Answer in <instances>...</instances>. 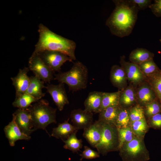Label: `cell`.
<instances>
[{
    "instance_id": "1",
    "label": "cell",
    "mask_w": 161,
    "mask_h": 161,
    "mask_svg": "<svg viewBox=\"0 0 161 161\" xmlns=\"http://www.w3.org/2000/svg\"><path fill=\"white\" fill-rule=\"evenodd\" d=\"M113 1L115 7L107 19L106 25L112 34L120 38L128 36L136 23L138 8L130 0Z\"/></svg>"
},
{
    "instance_id": "2",
    "label": "cell",
    "mask_w": 161,
    "mask_h": 161,
    "mask_svg": "<svg viewBox=\"0 0 161 161\" xmlns=\"http://www.w3.org/2000/svg\"><path fill=\"white\" fill-rule=\"evenodd\" d=\"M38 27L39 38L34 52L45 50L57 51L67 55L72 60H76V44L74 41L55 33L41 23Z\"/></svg>"
},
{
    "instance_id": "3",
    "label": "cell",
    "mask_w": 161,
    "mask_h": 161,
    "mask_svg": "<svg viewBox=\"0 0 161 161\" xmlns=\"http://www.w3.org/2000/svg\"><path fill=\"white\" fill-rule=\"evenodd\" d=\"M88 76L87 67L82 62L77 61L69 71L60 72L55 75L54 79L59 83L66 84L70 90L75 92L86 87Z\"/></svg>"
},
{
    "instance_id": "4",
    "label": "cell",
    "mask_w": 161,
    "mask_h": 161,
    "mask_svg": "<svg viewBox=\"0 0 161 161\" xmlns=\"http://www.w3.org/2000/svg\"><path fill=\"white\" fill-rule=\"evenodd\" d=\"M27 109L31 115L35 131L42 129L48 134L46 127L51 123H56L57 109L50 106L48 102L45 100L41 99Z\"/></svg>"
},
{
    "instance_id": "5",
    "label": "cell",
    "mask_w": 161,
    "mask_h": 161,
    "mask_svg": "<svg viewBox=\"0 0 161 161\" xmlns=\"http://www.w3.org/2000/svg\"><path fill=\"white\" fill-rule=\"evenodd\" d=\"M119 150L123 161H146L149 159V153L142 139L137 136Z\"/></svg>"
},
{
    "instance_id": "6",
    "label": "cell",
    "mask_w": 161,
    "mask_h": 161,
    "mask_svg": "<svg viewBox=\"0 0 161 161\" xmlns=\"http://www.w3.org/2000/svg\"><path fill=\"white\" fill-rule=\"evenodd\" d=\"M103 123L102 134L100 140L96 146L97 152L103 155L110 151L119 150L118 130L114 124Z\"/></svg>"
},
{
    "instance_id": "7",
    "label": "cell",
    "mask_w": 161,
    "mask_h": 161,
    "mask_svg": "<svg viewBox=\"0 0 161 161\" xmlns=\"http://www.w3.org/2000/svg\"><path fill=\"white\" fill-rule=\"evenodd\" d=\"M29 69L35 76L45 83H50L53 79L54 72L44 62L38 54L33 52L29 59Z\"/></svg>"
},
{
    "instance_id": "8",
    "label": "cell",
    "mask_w": 161,
    "mask_h": 161,
    "mask_svg": "<svg viewBox=\"0 0 161 161\" xmlns=\"http://www.w3.org/2000/svg\"><path fill=\"white\" fill-rule=\"evenodd\" d=\"M37 53L45 64L54 72H59L66 62L73 60L67 55L60 52L45 50Z\"/></svg>"
},
{
    "instance_id": "9",
    "label": "cell",
    "mask_w": 161,
    "mask_h": 161,
    "mask_svg": "<svg viewBox=\"0 0 161 161\" xmlns=\"http://www.w3.org/2000/svg\"><path fill=\"white\" fill-rule=\"evenodd\" d=\"M120 63L131 84L136 86L145 81V78L138 65L126 61L124 55L120 57Z\"/></svg>"
},
{
    "instance_id": "10",
    "label": "cell",
    "mask_w": 161,
    "mask_h": 161,
    "mask_svg": "<svg viewBox=\"0 0 161 161\" xmlns=\"http://www.w3.org/2000/svg\"><path fill=\"white\" fill-rule=\"evenodd\" d=\"M45 88L59 111H62L64 106L69 104L64 83H59L57 85L48 84Z\"/></svg>"
},
{
    "instance_id": "11",
    "label": "cell",
    "mask_w": 161,
    "mask_h": 161,
    "mask_svg": "<svg viewBox=\"0 0 161 161\" xmlns=\"http://www.w3.org/2000/svg\"><path fill=\"white\" fill-rule=\"evenodd\" d=\"M13 118L21 131L30 136L35 131L30 113L27 109H18L13 114Z\"/></svg>"
},
{
    "instance_id": "12",
    "label": "cell",
    "mask_w": 161,
    "mask_h": 161,
    "mask_svg": "<svg viewBox=\"0 0 161 161\" xmlns=\"http://www.w3.org/2000/svg\"><path fill=\"white\" fill-rule=\"evenodd\" d=\"M93 113L81 109L72 110L70 117L73 125L77 129H84L93 122Z\"/></svg>"
},
{
    "instance_id": "13",
    "label": "cell",
    "mask_w": 161,
    "mask_h": 161,
    "mask_svg": "<svg viewBox=\"0 0 161 161\" xmlns=\"http://www.w3.org/2000/svg\"><path fill=\"white\" fill-rule=\"evenodd\" d=\"M137 86L135 89L137 102L140 106H144L146 104L158 99L150 85L145 81Z\"/></svg>"
},
{
    "instance_id": "14",
    "label": "cell",
    "mask_w": 161,
    "mask_h": 161,
    "mask_svg": "<svg viewBox=\"0 0 161 161\" xmlns=\"http://www.w3.org/2000/svg\"><path fill=\"white\" fill-rule=\"evenodd\" d=\"M83 137L93 147L95 148L99 143L103 132V123L97 120L83 129Z\"/></svg>"
},
{
    "instance_id": "15",
    "label": "cell",
    "mask_w": 161,
    "mask_h": 161,
    "mask_svg": "<svg viewBox=\"0 0 161 161\" xmlns=\"http://www.w3.org/2000/svg\"><path fill=\"white\" fill-rule=\"evenodd\" d=\"M29 69L25 67L20 69L17 75L11 78L13 85L16 90V96L26 92L30 83V77L27 75Z\"/></svg>"
},
{
    "instance_id": "16",
    "label": "cell",
    "mask_w": 161,
    "mask_h": 161,
    "mask_svg": "<svg viewBox=\"0 0 161 161\" xmlns=\"http://www.w3.org/2000/svg\"><path fill=\"white\" fill-rule=\"evenodd\" d=\"M4 131L11 146H14L17 140H29L31 138L30 136L25 134L21 131L13 118L12 121L4 127Z\"/></svg>"
},
{
    "instance_id": "17",
    "label": "cell",
    "mask_w": 161,
    "mask_h": 161,
    "mask_svg": "<svg viewBox=\"0 0 161 161\" xmlns=\"http://www.w3.org/2000/svg\"><path fill=\"white\" fill-rule=\"evenodd\" d=\"M110 79L112 84L119 90H123L126 87L127 79L124 71L121 66L115 65L112 66Z\"/></svg>"
},
{
    "instance_id": "18",
    "label": "cell",
    "mask_w": 161,
    "mask_h": 161,
    "mask_svg": "<svg viewBox=\"0 0 161 161\" xmlns=\"http://www.w3.org/2000/svg\"><path fill=\"white\" fill-rule=\"evenodd\" d=\"M103 92L94 91L89 93L84 102V109L93 113H99L100 111Z\"/></svg>"
},
{
    "instance_id": "19",
    "label": "cell",
    "mask_w": 161,
    "mask_h": 161,
    "mask_svg": "<svg viewBox=\"0 0 161 161\" xmlns=\"http://www.w3.org/2000/svg\"><path fill=\"white\" fill-rule=\"evenodd\" d=\"M135 87L130 84L122 90L119 100V105L121 107L127 108L137 103Z\"/></svg>"
},
{
    "instance_id": "20",
    "label": "cell",
    "mask_w": 161,
    "mask_h": 161,
    "mask_svg": "<svg viewBox=\"0 0 161 161\" xmlns=\"http://www.w3.org/2000/svg\"><path fill=\"white\" fill-rule=\"evenodd\" d=\"M69 118L53 128L51 136L62 140H66L73 133L77 132L78 130L69 123Z\"/></svg>"
},
{
    "instance_id": "21",
    "label": "cell",
    "mask_w": 161,
    "mask_h": 161,
    "mask_svg": "<svg viewBox=\"0 0 161 161\" xmlns=\"http://www.w3.org/2000/svg\"><path fill=\"white\" fill-rule=\"evenodd\" d=\"M44 82L34 76L30 77V83L26 92L39 100L45 95L42 89L45 87Z\"/></svg>"
},
{
    "instance_id": "22",
    "label": "cell",
    "mask_w": 161,
    "mask_h": 161,
    "mask_svg": "<svg viewBox=\"0 0 161 161\" xmlns=\"http://www.w3.org/2000/svg\"><path fill=\"white\" fill-rule=\"evenodd\" d=\"M121 106L119 105L107 107L99 113L98 120L104 123L115 125Z\"/></svg>"
},
{
    "instance_id": "23",
    "label": "cell",
    "mask_w": 161,
    "mask_h": 161,
    "mask_svg": "<svg viewBox=\"0 0 161 161\" xmlns=\"http://www.w3.org/2000/svg\"><path fill=\"white\" fill-rule=\"evenodd\" d=\"M154 57V54L147 49L137 48L131 52L129 58L131 62L138 65L147 61L153 60Z\"/></svg>"
},
{
    "instance_id": "24",
    "label": "cell",
    "mask_w": 161,
    "mask_h": 161,
    "mask_svg": "<svg viewBox=\"0 0 161 161\" xmlns=\"http://www.w3.org/2000/svg\"><path fill=\"white\" fill-rule=\"evenodd\" d=\"M122 91L119 90L113 92H103L100 112L107 107L119 105V98Z\"/></svg>"
},
{
    "instance_id": "25",
    "label": "cell",
    "mask_w": 161,
    "mask_h": 161,
    "mask_svg": "<svg viewBox=\"0 0 161 161\" xmlns=\"http://www.w3.org/2000/svg\"><path fill=\"white\" fill-rule=\"evenodd\" d=\"M38 101L26 92L16 96L13 103V106L18 109H26L29 107L32 103Z\"/></svg>"
},
{
    "instance_id": "26",
    "label": "cell",
    "mask_w": 161,
    "mask_h": 161,
    "mask_svg": "<svg viewBox=\"0 0 161 161\" xmlns=\"http://www.w3.org/2000/svg\"><path fill=\"white\" fill-rule=\"evenodd\" d=\"M151 86L154 91L156 96L161 102V70L151 76L145 78V80Z\"/></svg>"
},
{
    "instance_id": "27",
    "label": "cell",
    "mask_w": 161,
    "mask_h": 161,
    "mask_svg": "<svg viewBox=\"0 0 161 161\" xmlns=\"http://www.w3.org/2000/svg\"><path fill=\"white\" fill-rule=\"evenodd\" d=\"M76 133L77 132L73 133L66 140H62L64 143V148L70 150L74 153H77L83 146L82 140L78 139Z\"/></svg>"
},
{
    "instance_id": "28",
    "label": "cell",
    "mask_w": 161,
    "mask_h": 161,
    "mask_svg": "<svg viewBox=\"0 0 161 161\" xmlns=\"http://www.w3.org/2000/svg\"><path fill=\"white\" fill-rule=\"evenodd\" d=\"M119 138V150L124 144L128 143L135 137L131 127L118 129Z\"/></svg>"
},
{
    "instance_id": "29",
    "label": "cell",
    "mask_w": 161,
    "mask_h": 161,
    "mask_svg": "<svg viewBox=\"0 0 161 161\" xmlns=\"http://www.w3.org/2000/svg\"><path fill=\"white\" fill-rule=\"evenodd\" d=\"M131 123V128L134 134L137 137L142 138L148 129L145 118Z\"/></svg>"
},
{
    "instance_id": "30",
    "label": "cell",
    "mask_w": 161,
    "mask_h": 161,
    "mask_svg": "<svg viewBox=\"0 0 161 161\" xmlns=\"http://www.w3.org/2000/svg\"><path fill=\"white\" fill-rule=\"evenodd\" d=\"M138 66L145 78L151 76L160 69L153 60L147 61Z\"/></svg>"
},
{
    "instance_id": "31",
    "label": "cell",
    "mask_w": 161,
    "mask_h": 161,
    "mask_svg": "<svg viewBox=\"0 0 161 161\" xmlns=\"http://www.w3.org/2000/svg\"><path fill=\"white\" fill-rule=\"evenodd\" d=\"M130 122L129 109L121 107L115 126L118 129L126 128Z\"/></svg>"
},
{
    "instance_id": "32",
    "label": "cell",
    "mask_w": 161,
    "mask_h": 161,
    "mask_svg": "<svg viewBox=\"0 0 161 161\" xmlns=\"http://www.w3.org/2000/svg\"><path fill=\"white\" fill-rule=\"evenodd\" d=\"M158 100H155L144 106V114L148 118L161 112V105Z\"/></svg>"
},
{
    "instance_id": "33",
    "label": "cell",
    "mask_w": 161,
    "mask_h": 161,
    "mask_svg": "<svg viewBox=\"0 0 161 161\" xmlns=\"http://www.w3.org/2000/svg\"><path fill=\"white\" fill-rule=\"evenodd\" d=\"M129 112L131 123L145 118L144 109L138 104L130 107Z\"/></svg>"
},
{
    "instance_id": "34",
    "label": "cell",
    "mask_w": 161,
    "mask_h": 161,
    "mask_svg": "<svg viewBox=\"0 0 161 161\" xmlns=\"http://www.w3.org/2000/svg\"><path fill=\"white\" fill-rule=\"evenodd\" d=\"M84 150L80 154L81 158L80 160L83 159L92 160L99 157L100 154L97 152L95 151L87 146H84Z\"/></svg>"
},
{
    "instance_id": "35",
    "label": "cell",
    "mask_w": 161,
    "mask_h": 161,
    "mask_svg": "<svg viewBox=\"0 0 161 161\" xmlns=\"http://www.w3.org/2000/svg\"><path fill=\"white\" fill-rule=\"evenodd\" d=\"M153 13L157 17H161V0H154L149 6Z\"/></svg>"
},
{
    "instance_id": "36",
    "label": "cell",
    "mask_w": 161,
    "mask_h": 161,
    "mask_svg": "<svg viewBox=\"0 0 161 161\" xmlns=\"http://www.w3.org/2000/svg\"><path fill=\"white\" fill-rule=\"evenodd\" d=\"M151 126L154 128H161V114H156L149 118Z\"/></svg>"
},
{
    "instance_id": "37",
    "label": "cell",
    "mask_w": 161,
    "mask_h": 161,
    "mask_svg": "<svg viewBox=\"0 0 161 161\" xmlns=\"http://www.w3.org/2000/svg\"><path fill=\"white\" fill-rule=\"evenodd\" d=\"M132 2L136 4L139 10H143L149 6L151 4V0H130Z\"/></svg>"
},
{
    "instance_id": "38",
    "label": "cell",
    "mask_w": 161,
    "mask_h": 161,
    "mask_svg": "<svg viewBox=\"0 0 161 161\" xmlns=\"http://www.w3.org/2000/svg\"><path fill=\"white\" fill-rule=\"evenodd\" d=\"M160 43H161V38H160Z\"/></svg>"
},
{
    "instance_id": "39",
    "label": "cell",
    "mask_w": 161,
    "mask_h": 161,
    "mask_svg": "<svg viewBox=\"0 0 161 161\" xmlns=\"http://www.w3.org/2000/svg\"><path fill=\"white\" fill-rule=\"evenodd\" d=\"M160 104H161V102H160Z\"/></svg>"
}]
</instances>
